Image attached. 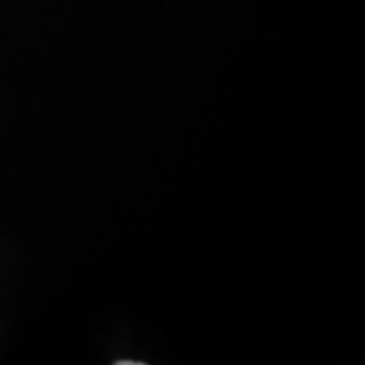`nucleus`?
I'll list each match as a JSON object with an SVG mask.
<instances>
[{
  "label": "nucleus",
  "mask_w": 365,
  "mask_h": 365,
  "mask_svg": "<svg viewBox=\"0 0 365 365\" xmlns=\"http://www.w3.org/2000/svg\"><path fill=\"white\" fill-rule=\"evenodd\" d=\"M118 365H140V362H127V360H125V362H117Z\"/></svg>",
  "instance_id": "1"
}]
</instances>
